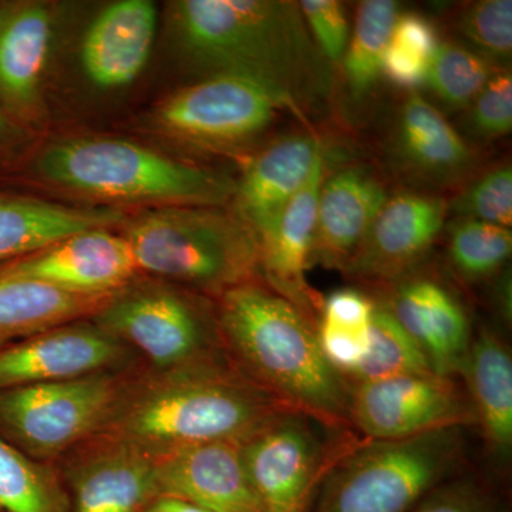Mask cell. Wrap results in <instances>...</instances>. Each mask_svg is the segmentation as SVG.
<instances>
[{
  "label": "cell",
  "mask_w": 512,
  "mask_h": 512,
  "mask_svg": "<svg viewBox=\"0 0 512 512\" xmlns=\"http://www.w3.org/2000/svg\"><path fill=\"white\" fill-rule=\"evenodd\" d=\"M468 126L481 140H495L511 133L512 76L510 70H498L470 104Z\"/></svg>",
  "instance_id": "obj_37"
},
{
  "label": "cell",
  "mask_w": 512,
  "mask_h": 512,
  "mask_svg": "<svg viewBox=\"0 0 512 512\" xmlns=\"http://www.w3.org/2000/svg\"><path fill=\"white\" fill-rule=\"evenodd\" d=\"M400 15L394 0H366L357 8L355 26L340 67L343 100L352 109L369 104L383 77V57Z\"/></svg>",
  "instance_id": "obj_27"
},
{
  "label": "cell",
  "mask_w": 512,
  "mask_h": 512,
  "mask_svg": "<svg viewBox=\"0 0 512 512\" xmlns=\"http://www.w3.org/2000/svg\"><path fill=\"white\" fill-rule=\"evenodd\" d=\"M325 156L316 133L285 134L251 158L235 181V214L255 232L258 242L278 224L285 208Z\"/></svg>",
  "instance_id": "obj_18"
},
{
  "label": "cell",
  "mask_w": 512,
  "mask_h": 512,
  "mask_svg": "<svg viewBox=\"0 0 512 512\" xmlns=\"http://www.w3.org/2000/svg\"><path fill=\"white\" fill-rule=\"evenodd\" d=\"M123 235L109 228L77 232L0 268V281H33L84 295H113L137 278Z\"/></svg>",
  "instance_id": "obj_14"
},
{
  "label": "cell",
  "mask_w": 512,
  "mask_h": 512,
  "mask_svg": "<svg viewBox=\"0 0 512 512\" xmlns=\"http://www.w3.org/2000/svg\"><path fill=\"white\" fill-rule=\"evenodd\" d=\"M285 113L299 116L291 103L265 84L218 74L178 90L154 111L163 133L188 146L234 151L261 140Z\"/></svg>",
  "instance_id": "obj_9"
},
{
  "label": "cell",
  "mask_w": 512,
  "mask_h": 512,
  "mask_svg": "<svg viewBox=\"0 0 512 512\" xmlns=\"http://www.w3.org/2000/svg\"><path fill=\"white\" fill-rule=\"evenodd\" d=\"M299 410H286L241 444L242 461L264 512H305L330 464L355 439Z\"/></svg>",
  "instance_id": "obj_10"
},
{
  "label": "cell",
  "mask_w": 512,
  "mask_h": 512,
  "mask_svg": "<svg viewBox=\"0 0 512 512\" xmlns=\"http://www.w3.org/2000/svg\"><path fill=\"white\" fill-rule=\"evenodd\" d=\"M461 46L507 70L512 53L511 0H480L458 10L453 19Z\"/></svg>",
  "instance_id": "obj_34"
},
{
  "label": "cell",
  "mask_w": 512,
  "mask_h": 512,
  "mask_svg": "<svg viewBox=\"0 0 512 512\" xmlns=\"http://www.w3.org/2000/svg\"><path fill=\"white\" fill-rule=\"evenodd\" d=\"M448 202L431 192L403 191L387 198L346 274L369 282L404 279L446 227Z\"/></svg>",
  "instance_id": "obj_15"
},
{
  "label": "cell",
  "mask_w": 512,
  "mask_h": 512,
  "mask_svg": "<svg viewBox=\"0 0 512 512\" xmlns=\"http://www.w3.org/2000/svg\"><path fill=\"white\" fill-rule=\"evenodd\" d=\"M9 128L10 123L8 116H6V111L2 106H0V146H2L3 141L6 140V137L9 136Z\"/></svg>",
  "instance_id": "obj_40"
},
{
  "label": "cell",
  "mask_w": 512,
  "mask_h": 512,
  "mask_svg": "<svg viewBox=\"0 0 512 512\" xmlns=\"http://www.w3.org/2000/svg\"><path fill=\"white\" fill-rule=\"evenodd\" d=\"M0 512H70L56 464L32 460L0 439Z\"/></svg>",
  "instance_id": "obj_29"
},
{
  "label": "cell",
  "mask_w": 512,
  "mask_h": 512,
  "mask_svg": "<svg viewBox=\"0 0 512 512\" xmlns=\"http://www.w3.org/2000/svg\"><path fill=\"white\" fill-rule=\"evenodd\" d=\"M291 409L249 382L227 356L164 372L138 362L100 433L157 457L191 444H242Z\"/></svg>",
  "instance_id": "obj_2"
},
{
  "label": "cell",
  "mask_w": 512,
  "mask_h": 512,
  "mask_svg": "<svg viewBox=\"0 0 512 512\" xmlns=\"http://www.w3.org/2000/svg\"><path fill=\"white\" fill-rule=\"evenodd\" d=\"M214 305L222 349L241 375L332 429L353 430L348 380L323 356L318 325L301 309L262 281L235 286Z\"/></svg>",
  "instance_id": "obj_3"
},
{
  "label": "cell",
  "mask_w": 512,
  "mask_h": 512,
  "mask_svg": "<svg viewBox=\"0 0 512 512\" xmlns=\"http://www.w3.org/2000/svg\"><path fill=\"white\" fill-rule=\"evenodd\" d=\"M52 35L45 6L33 3L0 12V106L5 111L28 117L36 110Z\"/></svg>",
  "instance_id": "obj_24"
},
{
  "label": "cell",
  "mask_w": 512,
  "mask_h": 512,
  "mask_svg": "<svg viewBox=\"0 0 512 512\" xmlns=\"http://www.w3.org/2000/svg\"><path fill=\"white\" fill-rule=\"evenodd\" d=\"M440 45L439 32L419 13H403L394 23L383 57V77L413 92L424 84Z\"/></svg>",
  "instance_id": "obj_32"
},
{
  "label": "cell",
  "mask_w": 512,
  "mask_h": 512,
  "mask_svg": "<svg viewBox=\"0 0 512 512\" xmlns=\"http://www.w3.org/2000/svg\"><path fill=\"white\" fill-rule=\"evenodd\" d=\"M158 497L178 498L211 512H264L249 483L241 444H191L154 457Z\"/></svg>",
  "instance_id": "obj_16"
},
{
  "label": "cell",
  "mask_w": 512,
  "mask_h": 512,
  "mask_svg": "<svg viewBox=\"0 0 512 512\" xmlns=\"http://www.w3.org/2000/svg\"><path fill=\"white\" fill-rule=\"evenodd\" d=\"M298 3L313 42L336 69L352 35L346 6L338 0H303Z\"/></svg>",
  "instance_id": "obj_38"
},
{
  "label": "cell",
  "mask_w": 512,
  "mask_h": 512,
  "mask_svg": "<svg viewBox=\"0 0 512 512\" xmlns=\"http://www.w3.org/2000/svg\"><path fill=\"white\" fill-rule=\"evenodd\" d=\"M423 373H434L423 350L390 309L384 303L375 302L369 348L359 366L345 379L357 383Z\"/></svg>",
  "instance_id": "obj_30"
},
{
  "label": "cell",
  "mask_w": 512,
  "mask_h": 512,
  "mask_svg": "<svg viewBox=\"0 0 512 512\" xmlns=\"http://www.w3.org/2000/svg\"><path fill=\"white\" fill-rule=\"evenodd\" d=\"M409 512H510V508L494 484L467 470L440 485Z\"/></svg>",
  "instance_id": "obj_36"
},
{
  "label": "cell",
  "mask_w": 512,
  "mask_h": 512,
  "mask_svg": "<svg viewBox=\"0 0 512 512\" xmlns=\"http://www.w3.org/2000/svg\"><path fill=\"white\" fill-rule=\"evenodd\" d=\"M375 301L359 289L343 288L323 299L318 340L323 356L343 377L359 366L369 348Z\"/></svg>",
  "instance_id": "obj_28"
},
{
  "label": "cell",
  "mask_w": 512,
  "mask_h": 512,
  "mask_svg": "<svg viewBox=\"0 0 512 512\" xmlns=\"http://www.w3.org/2000/svg\"><path fill=\"white\" fill-rule=\"evenodd\" d=\"M146 512H211L198 505L188 503V501L178 500V498L158 497L147 508Z\"/></svg>",
  "instance_id": "obj_39"
},
{
  "label": "cell",
  "mask_w": 512,
  "mask_h": 512,
  "mask_svg": "<svg viewBox=\"0 0 512 512\" xmlns=\"http://www.w3.org/2000/svg\"><path fill=\"white\" fill-rule=\"evenodd\" d=\"M157 9L148 0H121L103 10L87 29L82 66L101 89H119L140 76L153 50Z\"/></svg>",
  "instance_id": "obj_22"
},
{
  "label": "cell",
  "mask_w": 512,
  "mask_h": 512,
  "mask_svg": "<svg viewBox=\"0 0 512 512\" xmlns=\"http://www.w3.org/2000/svg\"><path fill=\"white\" fill-rule=\"evenodd\" d=\"M497 67L457 42L437 47L424 84L448 109H466L498 72Z\"/></svg>",
  "instance_id": "obj_33"
},
{
  "label": "cell",
  "mask_w": 512,
  "mask_h": 512,
  "mask_svg": "<svg viewBox=\"0 0 512 512\" xmlns=\"http://www.w3.org/2000/svg\"><path fill=\"white\" fill-rule=\"evenodd\" d=\"M460 376L488 453L505 466L512 451V357L507 343L481 326L471 339Z\"/></svg>",
  "instance_id": "obj_23"
},
{
  "label": "cell",
  "mask_w": 512,
  "mask_h": 512,
  "mask_svg": "<svg viewBox=\"0 0 512 512\" xmlns=\"http://www.w3.org/2000/svg\"><path fill=\"white\" fill-rule=\"evenodd\" d=\"M389 198L386 184L365 164L346 165L325 174L320 185L313 264L346 271Z\"/></svg>",
  "instance_id": "obj_19"
},
{
  "label": "cell",
  "mask_w": 512,
  "mask_h": 512,
  "mask_svg": "<svg viewBox=\"0 0 512 512\" xmlns=\"http://www.w3.org/2000/svg\"><path fill=\"white\" fill-rule=\"evenodd\" d=\"M387 148L394 168L410 183L424 187L460 184L476 165L470 144L416 90L397 110Z\"/></svg>",
  "instance_id": "obj_17"
},
{
  "label": "cell",
  "mask_w": 512,
  "mask_h": 512,
  "mask_svg": "<svg viewBox=\"0 0 512 512\" xmlns=\"http://www.w3.org/2000/svg\"><path fill=\"white\" fill-rule=\"evenodd\" d=\"M458 218L476 220L498 227L512 225V168L500 165L471 180L454 201L448 202V212Z\"/></svg>",
  "instance_id": "obj_35"
},
{
  "label": "cell",
  "mask_w": 512,
  "mask_h": 512,
  "mask_svg": "<svg viewBox=\"0 0 512 512\" xmlns=\"http://www.w3.org/2000/svg\"><path fill=\"white\" fill-rule=\"evenodd\" d=\"M37 171L67 190L103 201L222 207L235 181L119 138H73L43 151Z\"/></svg>",
  "instance_id": "obj_6"
},
{
  "label": "cell",
  "mask_w": 512,
  "mask_h": 512,
  "mask_svg": "<svg viewBox=\"0 0 512 512\" xmlns=\"http://www.w3.org/2000/svg\"><path fill=\"white\" fill-rule=\"evenodd\" d=\"M123 235L138 274L217 299L258 281L259 242L235 212L222 207L173 205L146 212Z\"/></svg>",
  "instance_id": "obj_5"
},
{
  "label": "cell",
  "mask_w": 512,
  "mask_h": 512,
  "mask_svg": "<svg viewBox=\"0 0 512 512\" xmlns=\"http://www.w3.org/2000/svg\"><path fill=\"white\" fill-rule=\"evenodd\" d=\"M173 19L185 59L204 77L256 80L302 119L322 110L335 92L336 69L313 42L299 3L183 0L175 3Z\"/></svg>",
  "instance_id": "obj_1"
},
{
  "label": "cell",
  "mask_w": 512,
  "mask_h": 512,
  "mask_svg": "<svg viewBox=\"0 0 512 512\" xmlns=\"http://www.w3.org/2000/svg\"><path fill=\"white\" fill-rule=\"evenodd\" d=\"M92 320L158 372L227 356L215 305L168 282L133 281Z\"/></svg>",
  "instance_id": "obj_7"
},
{
  "label": "cell",
  "mask_w": 512,
  "mask_h": 512,
  "mask_svg": "<svg viewBox=\"0 0 512 512\" xmlns=\"http://www.w3.org/2000/svg\"><path fill=\"white\" fill-rule=\"evenodd\" d=\"M349 421L366 440H394L446 427L476 426L456 377L436 373L349 383Z\"/></svg>",
  "instance_id": "obj_11"
},
{
  "label": "cell",
  "mask_w": 512,
  "mask_h": 512,
  "mask_svg": "<svg viewBox=\"0 0 512 512\" xmlns=\"http://www.w3.org/2000/svg\"><path fill=\"white\" fill-rule=\"evenodd\" d=\"M134 366L0 389V439L32 460L56 463L103 430Z\"/></svg>",
  "instance_id": "obj_8"
},
{
  "label": "cell",
  "mask_w": 512,
  "mask_h": 512,
  "mask_svg": "<svg viewBox=\"0 0 512 512\" xmlns=\"http://www.w3.org/2000/svg\"><path fill=\"white\" fill-rule=\"evenodd\" d=\"M467 427L394 440L355 437L313 491L305 512H409L468 470Z\"/></svg>",
  "instance_id": "obj_4"
},
{
  "label": "cell",
  "mask_w": 512,
  "mask_h": 512,
  "mask_svg": "<svg viewBox=\"0 0 512 512\" xmlns=\"http://www.w3.org/2000/svg\"><path fill=\"white\" fill-rule=\"evenodd\" d=\"M140 362L92 318L64 323L0 352V389L116 372Z\"/></svg>",
  "instance_id": "obj_13"
},
{
  "label": "cell",
  "mask_w": 512,
  "mask_h": 512,
  "mask_svg": "<svg viewBox=\"0 0 512 512\" xmlns=\"http://www.w3.org/2000/svg\"><path fill=\"white\" fill-rule=\"evenodd\" d=\"M512 252L511 229L458 218L448 234V259L460 278L484 281L497 275Z\"/></svg>",
  "instance_id": "obj_31"
},
{
  "label": "cell",
  "mask_w": 512,
  "mask_h": 512,
  "mask_svg": "<svg viewBox=\"0 0 512 512\" xmlns=\"http://www.w3.org/2000/svg\"><path fill=\"white\" fill-rule=\"evenodd\" d=\"M70 512H146L157 500L154 457L97 433L56 461Z\"/></svg>",
  "instance_id": "obj_12"
},
{
  "label": "cell",
  "mask_w": 512,
  "mask_h": 512,
  "mask_svg": "<svg viewBox=\"0 0 512 512\" xmlns=\"http://www.w3.org/2000/svg\"><path fill=\"white\" fill-rule=\"evenodd\" d=\"M123 212L110 208H72L0 194V268L43 251L62 239L93 228H110Z\"/></svg>",
  "instance_id": "obj_25"
},
{
  "label": "cell",
  "mask_w": 512,
  "mask_h": 512,
  "mask_svg": "<svg viewBox=\"0 0 512 512\" xmlns=\"http://www.w3.org/2000/svg\"><path fill=\"white\" fill-rule=\"evenodd\" d=\"M114 295H84L33 281H0V352L64 323L93 318Z\"/></svg>",
  "instance_id": "obj_26"
},
{
  "label": "cell",
  "mask_w": 512,
  "mask_h": 512,
  "mask_svg": "<svg viewBox=\"0 0 512 512\" xmlns=\"http://www.w3.org/2000/svg\"><path fill=\"white\" fill-rule=\"evenodd\" d=\"M326 156L285 208L271 234L259 241V278L318 325L323 299L309 285L313 237Z\"/></svg>",
  "instance_id": "obj_20"
},
{
  "label": "cell",
  "mask_w": 512,
  "mask_h": 512,
  "mask_svg": "<svg viewBox=\"0 0 512 512\" xmlns=\"http://www.w3.org/2000/svg\"><path fill=\"white\" fill-rule=\"evenodd\" d=\"M384 305L423 350L436 375H460L473 333L453 292L437 279L410 276Z\"/></svg>",
  "instance_id": "obj_21"
}]
</instances>
